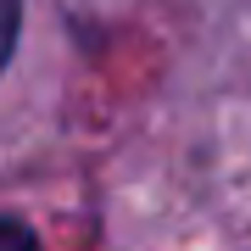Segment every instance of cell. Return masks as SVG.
Returning <instances> with one entry per match:
<instances>
[{
    "label": "cell",
    "instance_id": "6da1fadb",
    "mask_svg": "<svg viewBox=\"0 0 251 251\" xmlns=\"http://www.w3.org/2000/svg\"><path fill=\"white\" fill-rule=\"evenodd\" d=\"M11 45H17V0H0V67L11 62Z\"/></svg>",
    "mask_w": 251,
    "mask_h": 251
},
{
    "label": "cell",
    "instance_id": "7a4b0ae2",
    "mask_svg": "<svg viewBox=\"0 0 251 251\" xmlns=\"http://www.w3.org/2000/svg\"><path fill=\"white\" fill-rule=\"evenodd\" d=\"M0 251H34L28 229H23V224H6V218H0Z\"/></svg>",
    "mask_w": 251,
    "mask_h": 251
}]
</instances>
